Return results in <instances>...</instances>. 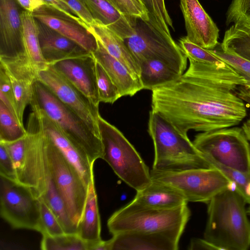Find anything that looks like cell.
<instances>
[{"instance_id": "obj_26", "label": "cell", "mask_w": 250, "mask_h": 250, "mask_svg": "<svg viewBox=\"0 0 250 250\" xmlns=\"http://www.w3.org/2000/svg\"><path fill=\"white\" fill-rule=\"evenodd\" d=\"M101 220L94 182L88 188V193L82 217L77 226V233L88 245V250L101 242Z\"/></svg>"}, {"instance_id": "obj_28", "label": "cell", "mask_w": 250, "mask_h": 250, "mask_svg": "<svg viewBox=\"0 0 250 250\" xmlns=\"http://www.w3.org/2000/svg\"><path fill=\"white\" fill-rule=\"evenodd\" d=\"M22 36L26 55L37 71L46 69L49 64L42 56L39 39V31L36 19L31 12H21Z\"/></svg>"}, {"instance_id": "obj_36", "label": "cell", "mask_w": 250, "mask_h": 250, "mask_svg": "<svg viewBox=\"0 0 250 250\" xmlns=\"http://www.w3.org/2000/svg\"><path fill=\"white\" fill-rule=\"evenodd\" d=\"M40 201L41 231L42 235L55 236L65 232L56 216L42 198Z\"/></svg>"}, {"instance_id": "obj_32", "label": "cell", "mask_w": 250, "mask_h": 250, "mask_svg": "<svg viewBox=\"0 0 250 250\" xmlns=\"http://www.w3.org/2000/svg\"><path fill=\"white\" fill-rule=\"evenodd\" d=\"M42 236L41 249L42 250H88L87 243L76 233Z\"/></svg>"}, {"instance_id": "obj_37", "label": "cell", "mask_w": 250, "mask_h": 250, "mask_svg": "<svg viewBox=\"0 0 250 250\" xmlns=\"http://www.w3.org/2000/svg\"><path fill=\"white\" fill-rule=\"evenodd\" d=\"M127 16L149 23L147 11L141 0H106Z\"/></svg>"}, {"instance_id": "obj_4", "label": "cell", "mask_w": 250, "mask_h": 250, "mask_svg": "<svg viewBox=\"0 0 250 250\" xmlns=\"http://www.w3.org/2000/svg\"><path fill=\"white\" fill-rule=\"evenodd\" d=\"M30 105L42 111L79 152L93 165L103 156L101 137L75 112L62 103L37 79Z\"/></svg>"}, {"instance_id": "obj_6", "label": "cell", "mask_w": 250, "mask_h": 250, "mask_svg": "<svg viewBox=\"0 0 250 250\" xmlns=\"http://www.w3.org/2000/svg\"><path fill=\"white\" fill-rule=\"evenodd\" d=\"M190 216L187 204L166 209H129L124 206L109 218L107 225L112 235L136 231L163 232L181 237Z\"/></svg>"}, {"instance_id": "obj_47", "label": "cell", "mask_w": 250, "mask_h": 250, "mask_svg": "<svg viewBox=\"0 0 250 250\" xmlns=\"http://www.w3.org/2000/svg\"><path fill=\"white\" fill-rule=\"evenodd\" d=\"M25 10L32 13L34 10L31 0H16Z\"/></svg>"}, {"instance_id": "obj_31", "label": "cell", "mask_w": 250, "mask_h": 250, "mask_svg": "<svg viewBox=\"0 0 250 250\" xmlns=\"http://www.w3.org/2000/svg\"><path fill=\"white\" fill-rule=\"evenodd\" d=\"M27 130L7 107L0 102V142L9 143L19 140Z\"/></svg>"}, {"instance_id": "obj_50", "label": "cell", "mask_w": 250, "mask_h": 250, "mask_svg": "<svg viewBox=\"0 0 250 250\" xmlns=\"http://www.w3.org/2000/svg\"><path fill=\"white\" fill-rule=\"evenodd\" d=\"M247 211L248 214L250 215V206L248 208Z\"/></svg>"}, {"instance_id": "obj_16", "label": "cell", "mask_w": 250, "mask_h": 250, "mask_svg": "<svg viewBox=\"0 0 250 250\" xmlns=\"http://www.w3.org/2000/svg\"><path fill=\"white\" fill-rule=\"evenodd\" d=\"M57 71L99 107L96 60L92 54L62 60L51 64Z\"/></svg>"}, {"instance_id": "obj_49", "label": "cell", "mask_w": 250, "mask_h": 250, "mask_svg": "<svg viewBox=\"0 0 250 250\" xmlns=\"http://www.w3.org/2000/svg\"><path fill=\"white\" fill-rule=\"evenodd\" d=\"M246 192L248 196L250 197V182L248 183L246 188Z\"/></svg>"}, {"instance_id": "obj_5", "label": "cell", "mask_w": 250, "mask_h": 250, "mask_svg": "<svg viewBox=\"0 0 250 250\" xmlns=\"http://www.w3.org/2000/svg\"><path fill=\"white\" fill-rule=\"evenodd\" d=\"M98 124L103 146L102 159L136 191L148 186L152 182L150 171L134 147L120 130L101 115Z\"/></svg>"}, {"instance_id": "obj_41", "label": "cell", "mask_w": 250, "mask_h": 250, "mask_svg": "<svg viewBox=\"0 0 250 250\" xmlns=\"http://www.w3.org/2000/svg\"><path fill=\"white\" fill-rule=\"evenodd\" d=\"M0 175L16 180L12 158L3 143L0 142Z\"/></svg>"}, {"instance_id": "obj_14", "label": "cell", "mask_w": 250, "mask_h": 250, "mask_svg": "<svg viewBox=\"0 0 250 250\" xmlns=\"http://www.w3.org/2000/svg\"><path fill=\"white\" fill-rule=\"evenodd\" d=\"M17 4L16 0H0V59L27 58Z\"/></svg>"}, {"instance_id": "obj_25", "label": "cell", "mask_w": 250, "mask_h": 250, "mask_svg": "<svg viewBox=\"0 0 250 250\" xmlns=\"http://www.w3.org/2000/svg\"><path fill=\"white\" fill-rule=\"evenodd\" d=\"M87 28L110 55L125 65L134 76L139 78V65L123 39L104 25L98 22L88 25Z\"/></svg>"}, {"instance_id": "obj_29", "label": "cell", "mask_w": 250, "mask_h": 250, "mask_svg": "<svg viewBox=\"0 0 250 250\" xmlns=\"http://www.w3.org/2000/svg\"><path fill=\"white\" fill-rule=\"evenodd\" d=\"M44 165L46 188L44 194L40 198L44 200L56 216L65 233H77V228L70 219L64 202L50 175L45 158Z\"/></svg>"}, {"instance_id": "obj_10", "label": "cell", "mask_w": 250, "mask_h": 250, "mask_svg": "<svg viewBox=\"0 0 250 250\" xmlns=\"http://www.w3.org/2000/svg\"><path fill=\"white\" fill-rule=\"evenodd\" d=\"M150 174L152 181L175 189L188 202L207 203L226 189H235V184L214 167L178 171H160L151 169Z\"/></svg>"}, {"instance_id": "obj_27", "label": "cell", "mask_w": 250, "mask_h": 250, "mask_svg": "<svg viewBox=\"0 0 250 250\" xmlns=\"http://www.w3.org/2000/svg\"><path fill=\"white\" fill-rule=\"evenodd\" d=\"M139 79L143 89L153 91L172 83L182 75L171 66L158 59H148L139 63Z\"/></svg>"}, {"instance_id": "obj_7", "label": "cell", "mask_w": 250, "mask_h": 250, "mask_svg": "<svg viewBox=\"0 0 250 250\" xmlns=\"http://www.w3.org/2000/svg\"><path fill=\"white\" fill-rule=\"evenodd\" d=\"M27 134L12 142L3 143L13 160L16 181L40 198L46 188L42 132L36 116H29Z\"/></svg>"}, {"instance_id": "obj_12", "label": "cell", "mask_w": 250, "mask_h": 250, "mask_svg": "<svg viewBox=\"0 0 250 250\" xmlns=\"http://www.w3.org/2000/svg\"><path fill=\"white\" fill-rule=\"evenodd\" d=\"M135 28V33L124 41L138 64L146 59H158L182 75L185 72L188 58L172 38L163 36L144 21L139 25L136 22Z\"/></svg>"}, {"instance_id": "obj_15", "label": "cell", "mask_w": 250, "mask_h": 250, "mask_svg": "<svg viewBox=\"0 0 250 250\" xmlns=\"http://www.w3.org/2000/svg\"><path fill=\"white\" fill-rule=\"evenodd\" d=\"M180 5L188 39L204 48H215L219 30L198 0H180Z\"/></svg>"}, {"instance_id": "obj_35", "label": "cell", "mask_w": 250, "mask_h": 250, "mask_svg": "<svg viewBox=\"0 0 250 250\" xmlns=\"http://www.w3.org/2000/svg\"><path fill=\"white\" fill-rule=\"evenodd\" d=\"M210 51L243 76L247 81L246 87L250 89V61L234 53L223 50L221 47L220 43L215 48Z\"/></svg>"}, {"instance_id": "obj_40", "label": "cell", "mask_w": 250, "mask_h": 250, "mask_svg": "<svg viewBox=\"0 0 250 250\" xmlns=\"http://www.w3.org/2000/svg\"><path fill=\"white\" fill-rule=\"evenodd\" d=\"M0 102L18 119L16 104L12 84L8 75L1 66H0Z\"/></svg>"}, {"instance_id": "obj_42", "label": "cell", "mask_w": 250, "mask_h": 250, "mask_svg": "<svg viewBox=\"0 0 250 250\" xmlns=\"http://www.w3.org/2000/svg\"><path fill=\"white\" fill-rule=\"evenodd\" d=\"M87 26L96 23L89 11L82 0H62Z\"/></svg>"}, {"instance_id": "obj_3", "label": "cell", "mask_w": 250, "mask_h": 250, "mask_svg": "<svg viewBox=\"0 0 250 250\" xmlns=\"http://www.w3.org/2000/svg\"><path fill=\"white\" fill-rule=\"evenodd\" d=\"M148 132L154 148L152 169L178 171L211 167L188 135L180 133L160 114L152 109L149 113Z\"/></svg>"}, {"instance_id": "obj_18", "label": "cell", "mask_w": 250, "mask_h": 250, "mask_svg": "<svg viewBox=\"0 0 250 250\" xmlns=\"http://www.w3.org/2000/svg\"><path fill=\"white\" fill-rule=\"evenodd\" d=\"M34 17L61 34L93 53L97 47V41L86 27L69 18L52 7L44 4L34 10Z\"/></svg>"}, {"instance_id": "obj_11", "label": "cell", "mask_w": 250, "mask_h": 250, "mask_svg": "<svg viewBox=\"0 0 250 250\" xmlns=\"http://www.w3.org/2000/svg\"><path fill=\"white\" fill-rule=\"evenodd\" d=\"M0 214L13 229L41 231L39 198L30 188L1 175Z\"/></svg>"}, {"instance_id": "obj_43", "label": "cell", "mask_w": 250, "mask_h": 250, "mask_svg": "<svg viewBox=\"0 0 250 250\" xmlns=\"http://www.w3.org/2000/svg\"><path fill=\"white\" fill-rule=\"evenodd\" d=\"M43 1L45 4L52 7L69 18L84 25L87 28V25L86 24L79 18L76 13L62 0H43Z\"/></svg>"}, {"instance_id": "obj_2", "label": "cell", "mask_w": 250, "mask_h": 250, "mask_svg": "<svg viewBox=\"0 0 250 250\" xmlns=\"http://www.w3.org/2000/svg\"><path fill=\"white\" fill-rule=\"evenodd\" d=\"M208 203L204 239L220 250H247L250 247V222L244 198L235 189H226Z\"/></svg>"}, {"instance_id": "obj_20", "label": "cell", "mask_w": 250, "mask_h": 250, "mask_svg": "<svg viewBox=\"0 0 250 250\" xmlns=\"http://www.w3.org/2000/svg\"><path fill=\"white\" fill-rule=\"evenodd\" d=\"M181 237L163 233L127 231L113 235L111 250H177Z\"/></svg>"}, {"instance_id": "obj_17", "label": "cell", "mask_w": 250, "mask_h": 250, "mask_svg": "<svg viewBox=\"0 0 250 250\" xmlns=\"http://www.w3.org/2000/svg\"><path fill=\"white\" fill-rule=\"evenodd\" d=\"M1 66L8 75L12 84L15 98L17 118L23 126V114L30 104L33 95L34 82L37 80V71L27 58L17 59H0Z\"/></svg>"}, {"instance_id": "obj_30", "label": "cell", "mask_w": 250, "mask_h": 250, "mask_svg": "<svg viewBox=\"0 0 250 250\" xmlns=\"http://www.w3.org/2000/svg\"><path fill=\"white\" fill-rule=\"evenodd\" d=\"M220 44L223 50L250 61V24H233Z\"/></svg>"}, {"instance_id": "obj_13", "label": "cell", "mask_w": 250, "mask_h": 250, "mask_svg": "<svg viewBox=\"0 0 250 250\" xmlns=\"http://www.w3.org/2000/svg\"><path fill=\"white\" fill-rule=\"evenodd\" d=\"M37 79L100 137L98 124L100 114L98 106L94 105L50 65L46 69L37 71Z\"/></svg>"}, {"instance_id": "obj_19", "label": "cell", "mask_w": 250, "mask_h": 250, "mask_svg": "<svg viewBox=\"0 0 250 250\" xmlns=\"http://www.w3.org/2000/svg\"><path fill=\"white\" fill-rule=\"evenodd\" d=\"M38 125L67 161L76 168L88 187L94 182L93 165L82 155L58 126L42 111L33 108Z\"/></svg>"}, {"instance_id": "obj_9", "label": "cell", "mask_w": 250, "mask_h": 250, "mask_svg": "<svg viewBox=\"0 0 250 250\" xmlns=\"http://www.w3.org/2000/svg\"><path fill=\"white\" fill-rule=\"evenodd\" d=\"M205 156L250 175V144L242 128L230 127L197 134L193 141Z\"/></svg>"}, {"instance_id": "obj_38", "label": "cell", "mask_w": 250, "mask_h": 250, "mask_svg": "<svg viewBox=\"0 0 250 250\" xmlns=\"http://www.w3.org/2000/svg\"><path fill=\"white\" fill-rule=\"evenodd\" d=\"M233 23L250 24V0H232L226 13L227 25Z\"/></svg>"}, {"instance_id": "obj_1", "label": "cell", "mask_w": 250, "mask_h": 250, "mask_svg": "<svg viewBox=\"0 0 250 250\" xmlns=\"http://www.w3.org/2000/svg\"><path fill=\"white\" fill-rule=\"evenodd\" d=\"M188 68L175 82L152 91L151 109L182 134L234 126L247 116L236 94L247 81L224 61L216 63L189 60Z\"/></svg>"}, {"instance_id": "obj_39", "label": "cell", "mask_w": 250, "mask_h": 250, "mask_svg": "<svg viewBox=\"0 0 250 250\" xmlns=\"http://www.w3.org/2000/svg\"><path fill=\"white\" fill-rule=\"evenodd\" d=\"M146 7L150 24L163 36L171 39L168 25L164 21L155 0H141Z\"/></svg>"}, {"instance_id": "obj_45", "label": "cell", "mask_w": 250, "mask_h": 250, "mask_svg": "<svg viewBox=\"0 0 250 250\" xmlns=\"http://www.w3.org/2000/svg\"><path fill=\"white\" fill-rule=\"evenodd\" d=\"M188 249L189 250H220V249L205 239L193 238L191 240Z\"/></svg>"}, {"instance_id": "obj_33", "label": "cell", "mask_w": 250, "mask_h": 250, "mask_svg": "<svg viewBox=\"0 0 250 250\" xmlns=\"http://www.w3.org/2000/svg\"><path fill=\"white\" fill-rule=\"evenodd\" d=\"M95 71L100 103L113 104L121 97L117 87L96 61Z\"/></svg>"}, {"instance_id": "obj_8", "label": "cell", "mask_w": 250, "mask_h": 250, "mask_svg": "<svg viewBox=\"0 0 250 250\" xmlns=\"http://www.w3.org/2000/svg\"><path fill=\"white\" fill-rule=\"evenodd\" d=\"M42 131L47 167L64 202L69 217L77 228L83 211L88 187L76 168Z\"/></svg>"}, {"instance_id": "obj_22", "label": "cell", "mask_w": 250, "mask_h": 250, "mask_svg": "<svg viewBox=\"0 0 250 250\" xmlns=\"http://www.w3.org/2000/svg\"><path fill=\"white\" fill-rule=\"evenodd\" d=\"M185 197L175 189L152 181L144 189L137 191L133 200L124 207L127 208L166 209L188 203Z\"/></svg>"}, {"instance_id": "obj_44", "label": "cell", "mask_w": 250, "mask_h": 250, "mask_svg": "<svg viewBox=\"0 0 250 250\" xmlns=\"http://www.w3.org/2000/svg\"><path fill=\"white\" fill-rule=\"evenodd\" d=\"M237 95L250 106V89L245 86H239L236 91ZM248 140L250 141V116L241 127Z\"/></svg>"}, {"instance_id": "obj_24", "label": "cell", "mask_w": 250, "mask_h": 250, "mask_svg": "<svg viewBox=\"0 0 250 250\" xmlns=\"http://www.w3.org/2000/svg\"><path fill=\"white\" fill-rule=\"evenodd\" d=\"M96 40L97 47L92 54L117 87L121 97L133 96L143 89L140 79L134 76L125 65L110 55Z\"/></svg>"}, {"instance_id": "obj_23", "label": "cell", "mask_w": 250, "mask_h": 250, "mask_svg": "<svg viewBox=\"0 0 250 250\" xmlns=\"http://www.w3.org/2000/svg\"><path fill=\"white\" fill-rule=\"evenodd\" d=\"M96 22L102 24L124 40L135 33L136 19L127 16L106 0H82Z\"/></svg>"}, {"instance_id": "obj_46", "label": "cell", "mask_w": 250, "mask_h": 250, "mask_svg": "<svg viewBox=\"0 0 250 250\" xmlns=\"http://www.w3.org/2000/svg\"><path fill=\"white\" fill-rule=\"evenodd\" d=\"M163 19L168 26L173 28L172 21L167 12L164 0H155Z\"/></svg>"}, {"instance_id": "obj_34", "label": "cell", "mask_w": 250, "mask_h": 250, "mask_svg": "<svg viewBox=\"0 0 250 250\" xmlns=\"http://www.w3.org/2000/svg\"><path fill=\"white\" fill-rule=\"evenodd\" d=\"M178 44L183 53L188 60L209 63H216L223 61L213 54L210 50L191 42L186 37L180 38Z\"/></svg>"}, {"instance_id": "obj_21", "label": "cell", "mask_w": 250, "mask_h": 250, "mask_svg": "<svg viewBox=\"0 0 250 250\" xmlns=\"http://www.w3.org/2000/svg\"><path fill=\"white\" fill-rule=\"evenodd\" d=\"M36 21L41 52L49 65L62 60L91 54L41 21L37 20Z\"/></svg>"}, {"instance_id": "obj_48", "label": "cell", "mask_w": 250, "mask_h": 250, "mask_svg": "<svg viewBox=\"0 0 250 250\" xmlns=\"http://www.w3.org/2000/svg\"><path fill=\"white\" fill-rule=\"evenodd\" d=\"M31 1L32 2L34 10L42 5L45 4L43 0H31Z\"/></svg>"}]
</instances>
